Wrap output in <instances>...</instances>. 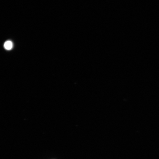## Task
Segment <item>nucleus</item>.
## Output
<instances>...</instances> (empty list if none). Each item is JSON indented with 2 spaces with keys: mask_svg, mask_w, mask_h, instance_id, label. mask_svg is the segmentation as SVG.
I'll list each match as a JSON object with an SVG mask.
<instances>
[{
  "mask_svg": "<svg viewBox=\"0 0 159 159\" xmlns=\"http://www.w3.org/2000/svg\"><path fill=\"white\" fill-rule=\"evenodd\" d=\"M4 47L7 50H10L13 48V44L12 42L10 41H7L5 42L4 44Z\"/></svg>",
  "mask_w": 159,
  "mask_h": 159,
  "instance_id": "1",
  "label": "nucleus"
}]
</instances>
